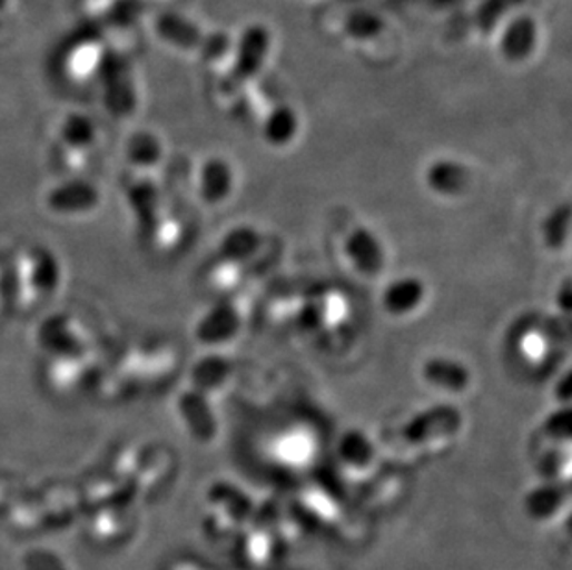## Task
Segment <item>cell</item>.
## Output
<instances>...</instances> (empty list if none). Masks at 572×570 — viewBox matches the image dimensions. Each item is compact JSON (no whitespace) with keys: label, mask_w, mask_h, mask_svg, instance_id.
I'll return each instance as SVG.
<instances>
[{"label":"cell","mask_w":572,"mask_h":570,"mask_svg":"<svg viewBox=\"0 0 572 570\" xmlns=\"http://www.w3.org/2000/svg\"><path fill=\"white\" fill-rule=\"evenodd\" d=\"M273 47V33L262 22H253L243 30L241 36L234 45L230 71L226 77L228 88L239 89L250 82L269 58Z\"/></svg>","instance_id":"cell-2"},{"label":"cell","mask_w":572,"mask_h":570,"mask_svg":"<svg viewBox=\"0 0 572 570\" xmlns=\"http://www.w3.org/2000/svg\"><path fill=\"white\" fill-rule=\"evenodd\" d=\"M102 203L99 186L88 176H58L43 193V206L58 219H86Z\"/></svg>","instance_id":"cell-1"},{"label":"cell","mask_w":572,"mask_h":570,"mask_svg":"<svg viewBox=\"0 0 572 570\" xmlns=\"http://www.w3.org/2000/svg\"><path fill=\"white\" fill-rule=\"evenodd\" d=\"M423 180L424 187L435 197L454 200L467 195L473 176L469 165L463 164L462 159L441 156L430 161L424 169Z\"/></svg>","instance_id":"cell-8"},{"label":"cell","mask_w":572,"mask_h":570,"mask_svg":"<svg viewBox=\"0 0 572 570\" xmlns=\"http://www.w3.org/2000/svg\"><path fill=\"white\" fill-rule=\"evenodd\" d=\"M178 415L184 428L193 439L200 443H209L219 433V417L211 404V396L204 395L203 391L189 385L177 401Z\"/></svg>","instance_id":"cell-9"},{"label":"cell","mask_w":572,"mask_h":570,"mask_svg":"<svg viewBox=\"0 0 572 570\" xmlns=\"http://www.w3.org/2000/svg\"><path fill=\"white\" fill-rule=\"evenodd\" d=\"M339 455L347 465H369L375 458V443L364 430H347L339 439Z\"/></svg>","instance_id":"cell-15"},{"label":"cell","mask_w":572,"mask_h":570,"mask_svg":"<svg viewBox=\"0 0 572 570\" xmlns=\"http://www.w3.org/2000/svg\"><path fill=\"white\" fill-rule=\"evenodd\" d=\"M127 159L130 170L152 173L164 161V147L160 139H156L155 136H139L130 147V153L127 150Z\"/></svg>","instance_id":"cell-16"},{"label":"cell","mask_w":572,"mask_h":570,"mask_svg":"<svg viewBox=\"0 0 572 570\" xmlns=\"http://www.w3.org/2000/svg\"><path fill=\"white\" fill-rule=\"evenodd\" d=\"M545 432L554 441H569L571 439L569 406L558 407L556 412L549 415V419L545 421Z\"/></svg>","instance_id":"cell-18"},{"label":"cell","mask_w":572,"mask_h":570,"mask_svg":"<svg viewBox=\"0 0 572 570\" xmlns=\"http://www.w3.org/2000/svg\"><path fill=\"white\" fill-rule=\"evenodd\" d=\"M428 284L415 273L396 276L385 284L381 293V307L393 318H407L417 315L428 301Z\"/></svg>","instance_id":"cell-7"},{"label":"cell","mask_w":572,"mask_h":570,"mask_svg":"<svg viewBox=\"0 0 572 570\" xmlns=\"http://www.w3.org/2000/svg\"><path fill=\"white\" fill-rule=\"evenodd\" d=\"M540 43V27L532 16H517L510 19L501 39L499 52L510 63H524L534 56Z\"/></svg>","instance_id":"cell-10"},{"label":"cell","mask_w":572,"mask_h":570,"mask_svg":"<svg viewBox=\"0 0 572 570\" xmlns=\"http://www.w3.org/2000/svg\"><path fill=\"white\" fill-rule=\"evenodd\" d=\"M234 374V365L228 357L220 352L211 351L200 357L191 367L189 385L195 390L203 391L204 395L214 396L225 390Z\"/></svg>","instance_id":"cell-12"},{"label":"cell","mask_w":572,"mask_h":570,"mask_svg":"<svg viewBox=\"0 0 572 570\" xmlns=\"http://www.w3.org/2000/svg\"><path fill=\"white\" fill-rule=\"evenodd\" d=\"M303 122L298 111L289 105H278L265 116L259 134L265 145L276 150L292 147L297 141Z\"/></svg>","instance_id":"cell-11"},{"label":"cell","mask_w":572,"mask_h":570,"mask_svg":"<svg viewBox=\"0 0 572 570\" xmlns=\"http://www.w3.org/2000/svg\"><path fill=\"white\" fill-rule=\"evenodd\" d=\"M421 380L434 391L443 395L462 396L471 391L474 374L467 363L460 357L435 354L421 363Z\"/></svg>","instance_id":"cell-6"},{"label":"cell","mask_w":572,"mask_h":570,"mask_svg":"<svg viewBox=\"0 0 572 570\" xmlns=\"http://www.w3.org/2000/svg\"><path fill=\"white\" fill-rule=\"evenodd\" d=\"M262 245H264V236L256 226L236 225L220 237L217 253L228 264H245L259 253Z\"/></svg>","instance_id":"cell-13"},{"label":"cell","mask_w":572,"mask_h":570,"mask_svg":"<svg viewBox=\"0 0 572 570\" xmlns=\"http://www.w3.org/2000/svg\"><path fill=\"white\" fill-rule=\"evenodd\" d=\"M243 332L241 309L231 301H217L195 321L193 335L209 351H219L239 337Z\"/></svg>","instance_id":"cell-4"},{"label":"cell","mask_w":572,"mask_h":570,"mask_svg":"<svg viewBox=\"0 0 572 570\" xmlns=\"http://www.w3.org/2000/svg\"><path fill=\"white\" fill-rule=\"evenodd\" d=\"M237 173L230 159L219 154L208 156L198 165L195 175L197 197L208 208L225 206L236 193Z\"/></svg>","instance_id":"cell-5"},{"label":"cell","mask_w":572,"mask_h":570,"mask_svg":"<svg viewBox=\"0 0 572 570\" xmlns=\"http://www.w3.org/2000/svg\"><path fill=\"white\" fill-rule=\"evenodd\" d=\"M571 206L560 204L541 220V242L551 253H563L571 242Z\"/></svg>","instance_id":"cell-14"},{"label":"cell","mask_w":572,"mask_h":570,"mask_svg":"<svg viewBox=\"0 0 572 570\" xmlns=\"http://www.w3.org/2000/svg\"><path fill=\"white\" fill-rule=\"evenodd\" d=\"M382 27H384V22L375 13L354 11L348 16L345 30H347L348 38L356 39V41H367V39L376 38L382 32Z\"/></svg>","instance_id":"cell-17"},{"label":"cell","mask_w":572,"mask_h":570,"mask_svg":"<svg viewBox=\"0 0 572 570\" xmlns=\"http://www.w3.org/2000/svg\"><path fill=\"white\" fill-rule=\"evenodd\" d=\"M343 258L365 281H376L387 269V247L381 234L367 225H356L343 237Z\"/></svg>","instance_id":"cell-3"}]
</instances>
